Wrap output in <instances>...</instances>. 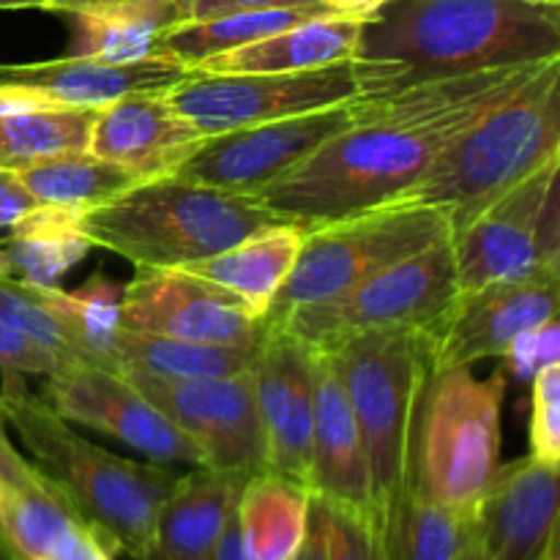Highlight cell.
Instances as JSON below:
<instances>
[{
  "label": "cell",
  "mask_w": 560,
  "mask_h": 560,
  "mask_svg": "<svg viewBox=\"0 0 560 560\" xmlns=\"http://www.w3.org/2000/svg\"><path fill=\"white\" fill-rule=\"evenodd\" d=\"M547 60L413 82L372 96L361 120L255 195L301 228L370 211L408 195L448 142Z\"/></svg>",
  "instance_id": "1"
},
{
  "label": "cell",
  "mask_w": 560,
  "mask_h": 560,
  "mask_svg": "<svg viewBox=\"0 0 560 560\" xmlns=\"http://www.w3.org/2000/svg\"><path fill=\"white\" fill-rule=\"evenodd\" d=\"M359 58L402 69V88L560 58V9L528 0H392L364 22Z\"/></svg>",
  "instance_id": "2"
},
{
  "label": "cell",
  "mask_w": 560,
  "mask_h": 560,
  "mask_svg": "<svg viewBox=\"0 0 560 560\" xmlns=\"http://www.w3.org/2000/svg\"><path fill=\"white\" fill-rule=\"evenodd\" d=\"M0 413L14 427L33 465L60 495L115 547L142 560L153 528L180 474L159 463H137L96 446L60 419L20 372H0Z\"/></svg>",
  "instance_id": "3"
},
{
  "label": "cell",
  "mask_w": 560,
  "mask_h": 560,
  "mask_svg": "<svg viewBox=\"0 0 560 560\" xmlns=\"http://www.w3.org/2000/svg\"><path fill=\"white\" fill-rule=\"evenodd\" d=\"M558 156L560 58H550L459 131L405 197L438 208L454 235Z\"/></svg>",
  "instance_id": "4"
},
{
  "label": "cell",
  "mask_w": 560,
  "mask_h": 560,
  "mask_svg": "<svg viewBox=\"0 0 560 560\" xmlns=\"http://www.w3.org/2000/svg\"><path fill=\"white\" fill-rule=\"evenodd\" d=\"M282 222L255 197L230 195L180 175L140 180L82 211L88 241L129 260L135 271L184 268Z\"/></svg>",
  "instance_id": "5"
},
{
  "label": "cell",
  "mask_w": 560,
  "mask_h": 560,
  "mask_svg": "<svg viewBox=\"0 0 560 560\" xmlns=\"http://www.w3.org/2000/svg\"><path fill=\"white\" fill-rule=\"evenodd\" d=\"M506 372L476 377L470 366L432 370L416 410L408 487L416 495L474 520L498 465Z\"/></svg>",
  "instance_id": "6"
},
{
  "label": "cell",
  "mask_w": 560,
  "mask_h": 560,
  "mask_svg": "<svg viewBox=\"0 0 560 560\" xmlns=\"http://www.w3.org/2000/svg\"><path fill=\"white\" fill-rule=\"evenodd\" d=\"M331 359L370 468L377 520L408 487V454L416 410L432 372V334L377 328L317 350Z\"/></svg>",
  "instance_id": "7"
},
{
  "label": "cell",
  "mask_w": 560,
  "mask_h": 560,
  "mask_svg": "<svg viewBox=\"0 0 560 560\" xmlns=\"http://www.w3.org/2000/svg\"><path fill=\"white\" fill-rule=\"evenodd\" d=\"M446 235H452L446 217L410 197L306 228L299 260L262 320L273 326L295 306L337 299Z\"/></svg>",
  "instance_id": "8"
},
{
  "label": "cell",
  "mask_w": 560,
  "mask_h": 560,
  "mask_svg": "<svg viewBox=\"0 0 560 560\" xmlns=\"http://www.w3.org/2000/svg\"><path fill=\"white\" fill-rule=\"evenodd\" d=\"M402 88V69L388 60L350 58L279 74H195L170 88L167 98L206 137L271 124L315 109Z\"/></svg>",
  "instance_id": "9"
},
{
  "label": "cell",
  "mask_w": 560,
  "mask_h": 560,
  "mask_svg": "<svg viewBox=\"0 0 560 560\" xmlns=\"http://www.w3.org/2000/svg\"><path fill=\"white\" fill-rule=\"evenodd\" d=\"M459 299L452 235L424 252L350 288L337 299L295 306L273 326L284 328L312 350H328L342 339L377 328H413L435 337Z\"/></svg>",
  "instance_id": "10"
},
{
  "label": "cell",
  "mask_w": 560,
  "mask_h": 560,
  "mask_svg": "<svg viewBox=\"0 0 560 560\" xmlns=\"http://www.w3.org/2000/svg\"><path fill=\"white\" fill-rule=\"evenodd\" d=\"M558 167L560 156L452 235L459 295L506 279L560 271Z\"/></svg>",
  "instance_id": "11"
},
{
  "label": "cell",
  "mask_w": 560,
  "mask_h": 560,
  "mask_svg": "<svg viewBox=\"0 0 560 560\" xmlns=\"http://www.w3.org/2000/svg\"><path fill=\"white\" fill-rule=\"evenodd\" d=\"M120 372L162 416L195 441L208 470L238 479L266 474V430L249 372L202 381H170L129 366H120Z\"/></svg>",
  "instance_id": "12"
},
{
  "label": "cell",
  "mask_w": 560,
  "mask_h": 560,
  "mask_svg": "<svg viewBox=\"0 0 560 560\" xmlns=\"http://www.w3.org/2000/svg\"><path fill=\"white\" fill-rule=\"evenodd\" d=\"M370 102L372 96H364L337 107L211 135L175 175L195 184L217 186L230 195L255 197L306 162L331 137L364 118Z\"/></svg>",
  "instance_id": "13"
},
{
  "label": "cell",
  "mask_w": 560,
  "mask_h": 560,
  "mask_svg": "<svg viewBox=\"0 0 560 560\" xmlns=\"http://www.w3.org/2000/svg\"><path fill=\"white\" fill-rule=\"evenodd\" d=\"M38 397L69 424L104 432L137 454H145L151 463L206 468V457L195 441L162 416V410L137 392L120 370L77 361L47 375Z\"/></svg>",
  "instance_id": "14"
},
{
  "label": "cell",
  "mask_w": 560,
  "mask_h": 560,
  "mask_svg": "<svg viewBox=\"0 0 560 560\" xmlns=\"http://www.w3.org/2000/svg\"><path fill=\"white\" fill-rule=\"evenodd\" d=\"M120 328L235 348L260 345L268 334V323L233 293L184 268H137L120 295Z\"/></svg>",
  "instance_id": "15"
},
{
  "label": "cell",
  "mask_w": 560,
  "mask_h": 560,
  "mask_svg": "<svg viewBox=\"0 0 560 560\" xmlns=\"http://www.w3.org/2000/svg\"><path fill=\"white\" fill-rule=\"evenodd\" d=\"M558 284L560 271H541L459 295L432 337V370L503 359L525 331L558 320Z\"/></svg>",
  "instance_id": "16"
},
{
  "label": "cell",
  "mask_w": 560,
  "mask_h": 560,
  "mask_svg": "<svg viewBox=\"0 0 560 560\" xmlns=\"http://www.w3.org/2000/svg\"><path fill=\"white\" fill-rule=\"evenodd\" d=\"M249 375L266 430L268 470L310 490L315 350L284 328L268 326Z\"/></svg>",
  "instance_id": "17"
},
{
  "label": "cell",
  "mask_w": 560,
  "mask_h": 560,
  "mask_svg": "<svg viewBox=\"0 0 560 560\" xmlns=\"http://www.w3.org/2000/svg\"><path fill=\"white\" fill-rule=\"evenodd\" d=\"M558 468L536 457L498 465L474 514V539L487 560H539L558 534Z\"/></svg>",
  "instance_id": "18"
},
{
  "label": "cell",
  "mask_w": 560,
  "mask_h": 560,
  "mask_svg": "<svg viewBox=\"0 0 560 560\" xmlns=\"http://www.w3.org/2000/svg\"><path fill=\"white\" fill-rule=\"evenodd\" d=\"M202 140L206 135L173 107L167 93H126L96 109L88 151L153 180L178 173Z\"/></svg>",
  "instance_id": "19"
},
{
  "label": "cell",
  "mask_w": 560,
  "mask_h": 560,
  "mask_svg": "<svg viewBox=\"0 0 560 560\" xmlns=\"http://www.w3.org/2000/svg\"><path fill=\"white\" fill-rule=\"evenodd\" d=\"M189 74V66L173 58L109 66L66 55L33 63H0V88L25 91L58 107L98 109L126 93H167Z\"/></svg>",
  "instance_id": "20"
},
{
  "label": "cell",
  "mask_w": 560,
  "mask_h": 560,
  "mask_svg": "<svg viewBox=\"0 0 560 560\" xmlns=\"http://www.w3.org/2000/svg\"><path fill=\"white\" fill-rule=\"evenodd\" d=\"M310 490L312 495L334 506L375 514L364 443H361L348 394L331 359L317 350Z\"/></svg>",
  "instance_id": "21"
},
{
  "label": "cell",
  "mask_w": 560,
  "mask_h": 560,
  "mask_svg": "<svg viewBox=\"0 0 560 560\" xmlns=\"http://www.w3.org/2000/svg\"><path fill=\"white\" fill-rule=\"evenodd\" d=\"M0 520L16 560H115L107 536L47 479L33 490L0 487Z\"/></svg>",
  "instance_id": "22"
},
{
  "label": "cell",
  "mask_w": 560,
  "mask_h": 560,
  "mask_svg": "<svg viewBox=\"0 0 560 560\" xmlns=\"http://www.w3.org/2000/svg\"><path fill=\"white\" fill-rule=\"evenodd\" d=\"M364 22L359 16L342 14L312 16L260 42L200 60L191 66V71L195 74H279V71H306L359 58Z\"/></svg>",
  "instance_id": "23"
},
{
  "label": "cell",
  "mask_w": 560,
  "mask_h": 560,
  "mask_svg": "<svg viewBox=\"0 0 560 560\" xmlns=\"http://www.w3.org/2000/svg\"><path fill=\"white\" fill-rule=\"evenodd\" d=\"M244 485L246 479L208 468L180 474L159 512L151 550L142 560H211Z\"/></svg>",
  "instance_id": "24"
},
{
  "label": "cell",
  "mask_w": 560,
  "mask_h": 560,
  "mask_svg": "<svg viewBox=\"0 0 560 560\" xmlns=\"http://www.w3.org/2000/svg\"><path fill=\"white\" fill-rule=\"evenodd\" d=\"M304 238L306 228L301 224H271L246 235L244 241L219 255L189 262L184 271L233 293L252 315L262 320L282 284L288 282Z\"/></svg>",
  "instance_id": "25"
},
{
  "label": "cell",
  "mask_w": 560,
  "mask_h": 560,
  "mask_svg": "<svg viewBox=\"0 0 560 560\" xmlns=\"http://www.w3.org/2000/svg\"><path fill=\"white\" fill-rule=\"evenodd\" d=\"M189 20L178 0H109L71 11L74 47L69 55L109 66L164 58L162 36Z\"/></svg>",
  "instance_id": "26"
},
{
  "label": "cell",
  "mask_w": 560,
  "mask_h": 560,
  "mask_svg": "<svg viewBox=\"0 0 560 560\" xmlns=\"http://www.w3.org/2000/svg\"><path fill=\"white\" fill-rule=\"evenodd\" d=\"M91 249L82 208L38 206L0 238V273L33 288H60V279Z\"/></svg>",
  "instance_id": "27"
},
{
  "label": "cell",
  "mask_w": 560,
  "mask_h": 560,
  "mask_svg": "<svg viewBox=\"0 0 560 560\" xmlns=\"http://www.w3.org/2000/svg\"><path fill=\"white\" fill-rule=\"evenodd\" d=\"M312 492L284 476L257 474L246 479L235 517L252 560H295L310 528Z\"/></svg>",
  "instance_id": "28"
},
{
  "label": "cell",
  "mask_w": 560,
  "mask_h": 560,
  "mask_svg": "<svg viewBox=\"0 0 560 560\" xmlns=\"http://www.w3.org/2000/svg\"><path fill=\"white\" fill-rule=\"evenodd\" d=\"M260 345L235 348V345L186 342V339L118 328L113 339V359L118 370L129 366L170 381H202V377H230L249 372Z\"/></svg>",
  "instance_id": "29"
},
{
  "label": "cell",
  "mask_w": 560,
  "mask_h": 560,
  "mask_svg": "<svg viewBox=\"0 0 560 560\" xmlns=\"http://www.w3.org/2000/svg\"><path fill=\"white\" fill-rule=\"evenodd\" d=\"M331 14L326 5H290V9L235 11V14L208 16V20H184L162 36V55L184 66H197L213 55L230 52L244 44L260 42L273 33L293 27L312 16Z\"/></svg>",
  "instance_id": "30"
},
{
  "label": "cell",
  "mask_w": 560,
  "mask_h": 560,
  "mask_svg": "<svg viewBox=\"0 0 560 560\" xmlns=\"http://www.w3.org/2000/svg\"><path fill=\"white\" fill-rule=\"evenodd\" d=\"M16 173L42 206H69L82 208V211L102 206L120 191L140 184L135 173L91 151L33 159V162L22 164Z\"/></svg>",
  "instance_id": "31"
},
{
  "label": "cell",
  "mask_w": 560,
  "mask_h": 560,
  "mask_svg": "<svg viewBox=\"0 0 560 560\" xmlns=\"http://www.w3.org/2000/svg\"><path fill=\"white\" fill-rule=\"evenodd\" d=\"M388 560H459L474 541V520L459 517L405 487L381 517Z\"/></svg>",
  "instance_id": "32"
},
{
  "label": "cell",
  "mask_w": 560,
  "mask_h": 560,
  "mask_svg": "<svg viewBox=\"0 0 560 560\" xmlns=\"http://www.w3.org/2000/svg\"><path fill=\"white\" fill-rule=\"evenodd\" d=\"M93 107H33L0 113V167L22 164L55 153L88 151Z\"/></svg>",
  "instance_id": "33"
},
{
  "label": "cell",
  "mask_w": 560,
  "mask_h": 560,
  "mask_svg": "<svg viewBox=\"0 0 560 560\" xmlns=\"http://www.w3.org/2000/svg\"><path fill=\"white\" fill-rule=\"evenodd\" d=\"M120 295L124 284L102 273H93L82 288L69 293L60 288H47V301L69 323L88 364L118 370L113 359V339L120 328Z\"/></svg>",
  "instance_id": "34"
},
{
  "label": "cell",
  "mask_w": 560,
  "mask_h": 560,
  "mask_svg": "<svg viewBox=\"0 0 560 560\" xmlns=\"http://www.w3.org/2000/svg\"><path fill=\"white\" fill-rule=\"evenodd\" d=\"M0 323L25 334L33 342L66 355L69 361L88 364L69 323L52 310L44 288H33V284L16 282V279L0 273Z\"/></svg>",
  "instance_id": "35"
},
{
  "label": "cell",
  "mask_w": 560,
  "mask_h": 560,
  "mask_svg": "<svg viewBox=\"0 0 560 560\" xmlns=\"http://www.w3.org/2000/svg\"><path fill=\"white\" fill-rule=\"evenodd\" d=\"M315 503L326 530L328 560H388L383 525L375 514L334 506L320 498Z\"/></svg>",
  "instance_id": "36"
},
{
  "label": "cell",
  "mask_w": 560,
  "mask_h": 560,
  "mask_svg": "<svg viewBox=\"0 0 560 560\" xmlns=\"http://www.w3.org/2000/svg\"><path fill=\"white\" fill-rule=\"evenodd\" d=\"M530 457L560 468V361L541 366L530 381Z\"/></svg>",
  "instance_id": "37"
},
{
  "label": "cell",
  "mask_w": 560,
  "mask_h": 560,
  "mask_svg": "<svg viewBox=\"0 0 560 560\" xmlns=\"http://www.w3.org/2000/svg\"><path fill=\"white\" fill-rule=\"evenodd\" d=\"M77 364L44 345L33 342L25 334L14 331L5 323H0V372H20V375H52L63 366Z\"/></svg>",
  "instance_id": "38"
},
{
  "label": "cell",
  "mask_w": 560,
  "mask_h": 560,
  "mask_svg": "<svg viewBox=\"0 0 560 560\" xmlns=\"http://www.w3.org/2000/svg\"><path fill=\"white\" fill-rule=\"evenodd\" d=\"M558 320L545 323V326L539 328H530V331H525L523 337L506 350V355L501 359V370L506 372V377L514 375L517 381L530 383L541 366L558 361Z\"/></svg>",
  "instance_id": "39"
},
{
  "label": "cell",
  "mask_w": 560,
  "mask_h": 560,
  "mask_svg": "<svg viewBox=\"0 0 560 560\" xmlns=\"http://www.w3.org/2000/svg\"><path fill=\"white\" fill-rule=\"evenodd\" d=\"M42 481L44 476L38 474L36 465H31L16 454L14 443L5 435V419L0 413V487L3 490H33Z\"/></svg>",
  "instance_id": "40"
},
{
  "label": "cell",
  "mask_w": 560,
  "mask_h": 560,
  "mask_svg": "<svg viewBox=\"0 0 560 560\" xmlns=\"http://www.w3.org/2000/svg\"><path fill=\"white\" fill-rule=\"evenodd\" d=\"M42 202L31 195L25 184H22L20 173L11 167H0V230H9L11 224L20 222L25 213L38 208Z\"/></svg>",
  "instance_id": "41"
},
{
  "label": "cell",
  "mask_w": 560,
  "mask_h": 560,
  "mask_svg": "<svg viewBox=\"0 0 560 560\" xmlns=\"http://www.w3.org/2000/svg\"><path fill=\"white\" fill-rule=\"evenodd\" d=\"M317 0H189V20L235 14V11L290 9V5H315Z\"/></svg>",
  "instance_id": "42"
},
{
  "label": "cell",
  "mask_w": 560,
  "mask_h": 560,
  "mask_svg": "<svg viewBox=\"0 0 560 560\" xmlns=\"http://www.w3.org/2000/svg\"><path fill=\"white\" fill-rule=\"evenodd\" d=\"M211 560H252L249 552H246V545H244V536H241V525H238V517L228 520V525H224L222 536H219L217 547H213V556Z\"/></svg>",
  "instance_id": "43"
},
{
  "label": "cell",
  "mask_w": 560,
  "mask_h": 560,
  "mask_svg": "<svg viewBox=\"0 0 560 560\" xmlns=\"http://www.w3.org/2000/svg\"><path fill=\"white\" fill-rule=\"evenodd\" d=\"M295 560H328V550H326V530H323V520L320 512H317V503L312 498V509H310V528H306V539L301 545L299 556Z\"/></svg>",
  "instance_id": "44"
},
{
  "label": "cell",
  "mask_w": 560,
  "mask_h": 560,
  "mask_svg": "<svg viewBox=\"0 0 560 560\" xmlns=\"http://www.w3.org/2000/svg\"><path fill=\"white\" fill-rule=\"evenodd\" d=\"M320 5H326L331 14H342V16H359V20H370L372 14L383 9L392 0H317Z\"/></svg>",
  "instance_id": "45"
},
{
  "label": "cell",
  "mask_w": 560,
  "mask_h": 560,
  "mask_svg": "<svg viewBox=\"0 0 560 560\" xmlns=\"http://www.w3.org/2000/svg\"><path fill=\"white\" fill-rule=\"evenodd\" d=\"M102 3H109V0H44L47 11H66V14L80 9H91V5H102Z\"/></svg>",
  "instance_id": "46"
},
{
  "label": "cell",
  "mask_w": 560,
  "mask_h": 560,
  "mask_svg": "<svg viewBox=\"0 0 560 560\" xmlns=\"http://www.w3.org/2000/svg\"><path fill=\"white\" fill-rule=\"evenodd\" d=\"M16 9H44V0H0V11H16Z\"/></svg>",
  "instance_id": "47"
},
{
  "label": "cell",
  "mask_w": 560,
  "mask_h": 560,
  "mask_svg": "<svg viewBox=\"0 0 560 560\" xmlns=\"http://www.w3.org/2000/svg\"><path fill=\"white\" fill-rule=\"evenodd\" d=\"M459 560H487V558H485V552L479 550V545H476V539H474L468 547H465V552L459 556Z\"/></svg>",
  "instance_id": "48"
},
{
  "label": "cell",
  "mask_w": 560,
  "mask_h": 560,
  "mask_svg": "<svg viewBox=\"0 0 560 560\" xmlns=\"http://www.w3.org/2000/svg\"><path fill=\"white\" fill-rule=\"evenodd\" d=\"M539 560H560V552H558V534L552 536L550 545L545 547V552H541Z\"/></svg>",
  "instance_id": "49"
},
{
  "label": "cell",
  "mask_w": 560,
  "mask_h": 560,
  "mask_svg": "<svg viewBox=\"0 0 560 560\" xmlns=\"http://www.w3.org/2000/svg\"><path fill=\"white\" fill-rule=\"evenodd\" d=\"M528 3H534V5H556V9H560V0H528Z\"/></svg>",
  "instance_id": "50"
},
{
  "label": "cell",
  "mask_w": 560,
  "mask_h": 560,
  "mask_svg": "<svg viewBox=\"0 0 560 560\" xmlns=\"http://www.w3.org/2000/svg\"><path fill=\"white\" fill-rule=\"evenodd\" d=\"M14 556H11V550H9V545H0V560H11Z\"/></svg>",
  "instance_id": "51"
},
{
  "label": "cell",
  "mask_w": 560,
  "mask_h": 560,
  "mask_svg": "<svg viewBox=\"0 0 560 560\" xmlns=\"http://www.w3.org/2000/svg\"><path fill=\"white\" fill-rule=\"evenodd\" d=\"M0 545H5V536H3V520H0Z\"/></svg>",
  "instance_id": "52"
},
{
  "label": "cell",
  "mask_w": 560,
  "mask_h": 560,
  "mask_svg": "<svg viewBox=\"0 0 560 560\" xmlns=\"http://www.w3.org/2000/svg\"><path fill=\"white\" fill-rule=\"evenodd\" d=\"M178 3L184 5V9H186V16H189V0H178Z\"/></svg>",
  "instance_id": "53"
},
{
  "label": "cell",
  "mask_w": 560,
  "mask_h": 560,
  "mask_svg": "<svg viewBox=\"0 0 560 560\" xmlns=\"http://www.w3.org/2000/svg\"><path fill=\"white\" fill-rule=\"evenodd\" d=\"M11 556H14V552H11ZM11 560H16V558H11Z\"/></svg>",
  "instance_id": "54"
}]
</instances>
